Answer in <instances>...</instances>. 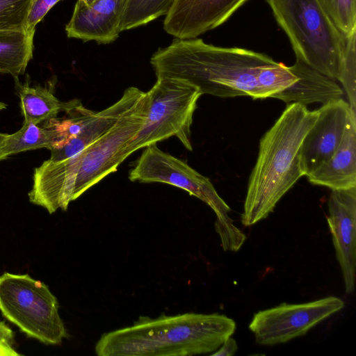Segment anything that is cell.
I'll use <instances>...</instances> for the list:
<instances>
[{
	"mask_svg": "<svg viewBox=\"0 0 356 356\" xmlns=\"http://www.w3.org/2000/svg\"><path fill=\"white\" fill-rule=\"evenodd\" d=\"M318 116V109L310 111L300 104H289L262 136L248 185L243 225L251 226L267 218L286 193L305 176L300 146Z\"/></svg>",
	"mask_w": 356,
	"mask_h": 356,
	"instance_id": "cell-3",
	"label": "cell"
},
{
	"mask_svg": "<svg viewBox=\"0 0 356 356\" xmlns=\"http://www.w3.org/2000/svg\"><path fill=\"white\" fill-rule=\"evenodd\" d=\"M56 143V134L48 124L39 127L31 122L24 121L22 127L18 131L8 135L5 149L9 156L22 152L40 148L50 150Z\"/></svg>",
	"mask_w": 356,
	"mask_h": 356,
	"instance_id": "cell-19",
	"label": "cell"
},
{
	"mask_svg": "<svg viewBox=\"0 0 356 356\" xmlns=\"http://www.w3.org/2000/svg\"><path fill=\"white\" fill-rule=\"evenodd\" d=\"M321 6L345 37L356 32V0H318Z\"/></svg>",
	"mask_w": 356,
	"mask_h": 356,
	"instance_id": "cell-22",
	"label": "cell"
},
{
	"mask_svg": "<svg viewBox=\"0 0 356 356\" xmlns=\"http://www.w3.org/2000/svg\"><path fill=\"white\" fill-rule=\"evenodd\" d=\"M275 60L268 55L238 47H220L202 39L175 38L159 48L150 63L156 78L185 80L202 95L259 99L257 79Z\"/></svg>",
	"mask_w": 356,
	"mask_h": 356,
	"instance_id": "cell-1",
	"label": "cell"
},
{
	"mask_svg": "<svg viewBox=\"0 0 356 356\" xmlns=\"http://www.w3.org/2000/svg\"><path fill=\"white\" fill-rule=\"evenodd\" d=\"M238 350V346L234 339L229 337L211 355L216 356H232Z\"/></svg>",
	"mask_w": 356,
	"mask_h": 356,
	"instance_id": "cell-27",
	"label": "cell"
},
{
	"mask_svg": "<svg viewBox=\"0 0 356 356\" xmlns=\"http://www.w3.org/2000/svg\"><path fill=\"white\" fill-rule=\"evenodd\" d=\"M6 106L5 103L0 102V111L5 109Z\"/></svg>",
	"mask_w": 356,
	"mask_h": 356,
	"instance_id": "cell-30",
	"label": "cell"
},
{
	"mask_svg": "<svg viewBox=\"0 0 356 356\" xmlns=\"http://www.w3.org/2000/svg\"><path fill=\"white\" fill-rule=\"evenodd\" d=\"M129 0H96L86 6L77 0L65 26L68 38L108 44L122 32L121 19Z\"/></svg>",
	"mask_w": 356,
	"mask_h": 356,
	"instance_id": "cell-13",
	"label": "cell"
},
{
	"mask_svg": "<svg viewBox=\"0 0 356 356\" xmlns=\"http://www.w3.org/2000/svg\"><path fill=\"white\" fill-rule=\"evenodd\" d=\"M31 0H0V29L26 28Z\"/></svg>",
	"mask_w": 356,
	"mask_h": 356,
	"instance_id": "cell-24",
	"label": "cell"
},
{
	"mask_svg": "<svg viewBox=\"0 0 356 356\" xmlns=\"http://www.w3.org/2000/svg\"><path fill=\"white\" fill-rule=\"evenodd\" d=\"M15 334L13 330L0 321V356H21L14 347Z\"/></svg>",
	"mask_w": 356,
	"mask_h": 356,
	"instance_id": "cell-26",
	"label": "cell"
},
{
	"mask_svg": "<svg viewBox=\"0 0 356 356\" xmlns=\"http://www.w3.org/2000/svg\"><path fill=\"white\" fill-rule=\"evenodd\" d=\"M61 0H31L27 15L26 28L35 33L36 25L42 19L49 10Z\"/></svg>",
	"mask_w": 356,
	"mask_h": 356,
	"instance_id": "cell-25",
	"label": "cell"
},
{
	"mask_svg": "<svg viewBox=\"0 0 356 356\" xmlns=\"http://www.w3.org/2000/svg\"><path fill=\"white\" fill-rule=\"evenodd\" d=\"M149 107L145 122L135 138L120 152L123 162L135 151L175 136L192 151L191 127L200 90L189 82L171 77H158L147 91Z\"/></svg>",
	"mask_w": 356,
	"mask_h": 356,
	"instance_id": "cell-6",
	"label": "cell"
},
{
	"mask_svg": "<svg viewBox=\"0 0 356 356\" xmlns=\"http://www.w3.org/2000/svg\"><path fill=\"white\" fill-rule=\"evenodd\" d=\"M289 67L298 79L271 98L280 99L287 104L298 103L305 106L316 102L325 104L342 98L343 90L336 80L298 60Z\"/></svg>",
	"mask_w": 356,
	"mask_h": 356,
	"instance_id": "cell-16",
	"label": "cell"
},
{
	"mask_svg": "<svg viewBox=\"0 0 356 356\" xmlns=\"http://www.w3.org/2000/svg\"><path fill=\"white\" fill-rule=\"evenodd\" d=\"M247 1L175 0L163 29L175 38H195L223 24Z\"/></svg>",
	"mask_w": 356,
	"mask_h": 356,
	"instance_id": "cell-12",
	"label": "cell"
},
{
	"mask_svg": "<svg viewBox=\"0 0 356 356\" xmlns=\"http://www.w3.org/2000/svg\"><path fill=\"white\" fill-rule=\"evenodd\" d=\"M353 108L343 98L323 104L303 138L300 159L305 176L325 164L339 147Z\"/></svg>",
	"mask_w": 356,
	"mask_h": 356,
	"instance_id": "cell-10",
	"label": "cell"
},
{
	"mask_svg": "<svg viewBox=\"0 0 356 356\" xmlns=\"http://www.w3.org/2000/svg\"><path fill=\"white\" fill-rule=\"evenodd\" d=\"M356 32L346 37L339 82L343 86L350 107L356 111Z\"/></svg>",
	"mask_w": 356,
	"mask_h": 356,
	"instance_id": "cell-23",
	"label": "cell"
},
{
	"mask_svg": "<svg viewBox=\"0 0 356 356\" xmlns=\"http://www.w3.org/2000/svg\"><path fill=\"white\" fill-rule=\"evenodd\" d=\"M298 60L339 81L346 40L318 0H265Z\"/></svg>",
	"mask_w": 356,
	"mask_h": 356,
	"instance_id": "cell-4",
	"label": "cell"
},
{
	"mask_svg": "<svg viewBox=\"0 0 356 356\" xmlns=\"http://www.w3.org/2000/svg\"><path fill=\"white\" fill-rule=\"evenodd\" d=\"M298 77L283 63L275 61L259 74L257 83L259 99L271 97L291 86Z\"/></svg>",
	"mask_w": 356,
	"mask_h": 356,
	"instance_id": "cell-21",
	"label": "cell"
},
{
	"mask_svg": "<svg viewBox=\"0 0 356 356\" xmlns=\"http://www.w3.org/2000/svg\"><path fill=\"white\" fill-rule=\"evenodd\" d=\"M175 0H129L121 19V31L145 25L166 15Z\"/></svg>",
	"mask_w": 356,
	"mask_h": 356,
	"instance_id": "cell-20",
	"label": "cell"
},
{
	"mask_svg": "<svg viewBox=\"0 0 356 356\" xmlns=\"http://www.w3.org/2000/svg\"><path fill=\"white\" fill-rule=\"evenodd\" d=\"M327 224L346 293L355 290L356 268V187L332 190Z\"/></svg>",
	"mask_w": 356,
	"mask_h": 356,
	"instance_id": "cell-11",
	"label": "cell"
},
{
	"mask_svg": "<svg viewBox=\"0 0 356 356\" xmlns=\"http://www.w3.org/2000/svg\"><path fill=\"white\" fill-rule=\"evenodd\" d=\"M131 181L161 182L180 188L208 204L216 216L215 229L225 251H238L245 234L234 225L231 209L210 180L183 161L161 150L156 144L145 147L129 174Z\"/></svg>",
	"mask_w": 356,
	"mask_h": 356,
	"instance_id": "cell-5",
	"label": "cell"
},
{
	"mask_svg": "<svg viewBox=\"0 0 356 356\" xmlns=\"http://www.w3.org/2000/svg\"><path fill=\"white\" fill-rule=\"evenodd\" d=\"M8 135V134L0 132V161L5 160L8 157L5 149L6 140Z\"/></svg>",
	"mask_w": 356,
	"mask_h": 356,
	"instance_id": "cell-28",
	"label": "cell"
},
{
	"mask_svg": "<svg viewBox=\"0 0 356 356\" xmlns=\"http://www.w3.org/2000/svg\"><path fill=\"white\" fill-rule=\"evenodd\" d=\"M343 307V301L336 296L301 304L282 303L255 313L249 329L259 344H280L306 334Z\"/></svg>",
	"mask_w": 356,
	"mask_h": 356,
	"instance_id": "cell-9",
	"label": "cell"
},
{
	"mask_svg": "<svg viewBox=\"0 0 356 356\" xmlns=\"http://www.w3.org/2000/svg\"><path fill=\"white\" fill-rule=\"evenodd\" d=\"M144 92L136 87L127 88L116 102L95 112L78 135L63 146L50 149L49 160L53 162L63 161L90 146L105 134L136 103Z\"/></svg>",
	"mask_w": 356,
	"mask_h": 356,
	"instance_id": "cell-14",
	"label": "cell"
},
{
	"mask_svg": "<svg viewBox=\"0 0 356 356\" xmlns=\"http://www.w3.org/2000/svg\"><path fill=\"white\" fill-rule=\"evenodd\" d=\"M149 95L145 92L136 103L102 137L84 149V156L76 176L72 200L109 174L122 163L120 152L137 135L149 107Z\"/></svg>",
	"mask_w": 356,
	"mask_h": 356,
	"instance_id": "cell-8",
	"label": "cell"
},
{
	"mask_svg": "<svg viewBox=\"0 0 356 356\" xmlns=\"http://www.w3.org/2000/svg\"><path fill=\"white\" fill-rule=\"evenodd\" d=\"M19 97L24 121L35 124L57 118L59 113L65 112L75 102H61L50 89L31 86L27 83L20 87Z\"/></svg>",
	"mask_w": 356,
	"mask_h": 356,
	"instance_id": "cell-18",
	"label": "cell"
},
{
	"mask_svg": "<svg viewBox=\"0 0 356 356\" xmlns=\"http://www.w3.org/2000/svg\"><path fill=\"white\" fill-rule=\"evenodd\" d=\"M315 185L331 190L356 187V111L352 109L341 142L332 157L307 176Z\"/></svg>",
	"mask_w": 356,
	"mask_h": 356,
	"instance_id": "cell-15",
	"label": "cell"
},
{
	"mask_svg": "<svg viewBox=\"0 0 356 356\" xmlns=\"http://www.w3.org/2000/svg\"><path fill=\"white\" fill-rule=\"evenodd\" d=\"M34 33L26 28L0 29V72L24 73L33 57Z\"/></svg>",
	"mask_w": 356,
	"mask_h": 356,
	"instance_id": "cell-17",
	"label": "cell"
},
{
	"mask_svg": "<svg viewBox=\"0 0 356 356\" xmlns=\"http://www.w3.org/2000/svg\"><path fill=\"white\" fill-rule=\"evenodd\" d=\"M48 286L28 274L0 275V312L28 337L58 345L68 335Z\"/></svg>",
	"mask_w": 356,
	"mask_h": 356,
	"instance_id": "cell-7",
	"label": "cell"
},
{
	"mask_svg": "<svg viewBox=\"0 0 356 356\" xmlns=\"http://www.w3.org/2000/svg\"><path fill=\"white\" fill-rule=\"evenodd\" d=\"M235 321L217 313L140 316L129 327L103 334L99 356H192L212 353L230 337Z\"/></svg>",
	"mask_w": 356,
	"mask_h": 356,
	"instance_id": "cell-2",
	"label": "cell"
},
{
	"mask_svg": "<svg viewBox=\"0 0 356 356\" xmlns=\"http://www.w3.org/2000/svg\"><path fill=\"white\" fill-rule=\"evenodd\" d=\"M86 6H90L94 3L96 0H79Z\"/></svg>",
	"mask_w": 356,
	"mask_h": 356,
	"instance_id": "cell-29",
	"label": "cell"
}]
</instances>
